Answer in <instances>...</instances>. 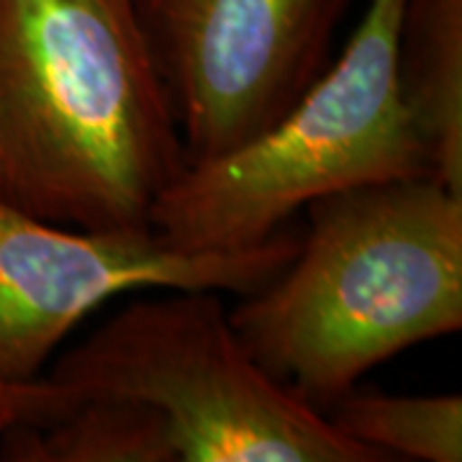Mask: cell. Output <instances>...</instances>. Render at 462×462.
Returning <instances> with one entry per match:
<instances>
[{
    "label": "cell",
    "instance_id": "obj_1",
    "mask_svg": "<svg viewBox=\"0 0 462 462\" xmlns=\"http://www.w3.org/2000/svg\"><path fill=\"white\" fill-rule=\"evenodd\" d=\"M185 170L136 21L111 0H0V200L75 229H152Z\"/></svg>",
    "mask_w": 462,
    "mask_h": 462
},
{
    "label": "cell",
    "instance_id": "obj_2",
    "mask_svg": "<svg viewBox=\"0 0 462 462\" xmlns=\"http://www.w3.org/2000/svg\"><path fill=\"white\" fill-rule=\"evenodd\" d=\"M306 208L291 263L229 319L273 378L327 413L375 365L462 329V193L411 175Z\"/></svg>",
    "mask_w": 462,
    "mask_h": 462
},
{
    "label": "cell",
    "instance_id": "obj_3",
    "mask_svg": "<svg viewBox=\"0 0 462 462\" xmlns=\"http://www.w3.org/2000/svg\"><path fill=\"white\" fill-rule=\"evenodd\" d=\"M401 11L403 0H370L342 54L270 132L167 185L152 229L190 252L254 247L321 196L430 175L398 93Z\"/></svg>",
    "mask_w": 462,
    "mask_h": 462
},
{
    "label": "cell",
    "instance_id": "obj_4",
    "mask_svg": "<svg viewBox=\"0 0 462 462\" xmlns=\"http://www.w3.org/2000/svg\"><path fill=\"white\" fill-rule=\"evenodd\" d=\"M44 378L75 396L149 403L180 462H385L252 357L216 291L136 300Z\"/></svg>",
    "mask_w": 462,
    "mask_h": 462
},
{
    "label": "cell",
    "instance_id": "obj_5",
    "mask_svg": "<svg viewBox=\"0 0 462 462\" xmlns=\"http://www.w3.org/2000/svg\"><path fill=\"white\" fill-rule=\"evenodd\" d=\"M352 0H132L185 167L270 132L331 62Z\"/></svg>",
    "mask_w": 462,
    "mask_h": 462
},
{
    "label": "cell",
    "instance_id": "obj_6",
    "mask_svg": "<svg viewBox=\"0 0 462 462\" xmlns=\"http://www.w3.org/2000/svg\"><path fill=\"white\" fill-rule=\"evenodd\" d=\"M296 249L281 229L254 247L190 252L154 229H75L0 200V383L44 378L62 339L111 298L144 288L247 296Z\"/></svg>",
    "mask_w": 462,
    "mask_h": 462
},
{
    "label": "cell",
    "instance_id": "obj_7",
    "mask_svg": "<svg viewBox=\"0 0 462 462\" xmlns=\"http://www.w3.org/2000/svg\"><path fill=\"white\" fill-rule=\"evenodd\" d=\"M396 78L427 172L462 193V0H403Z\"/></svg>",
    "mask_w": 462,
    "mask_h": 462
},
{
    "label": "cell",
    "instance_id": "obj_8",
    "mask_svg": "<svg viewBox=\"0 0 462 462\" xmlns=\"http://www.w3.org/2000/svg\"><path fill=\"white\" fill-rule=\"evenodd\" d=\"M0 457L16 462H180L170 424L149 403L83 396L57 421H14L0 434Z\"/></svg>",
    "mask_w": 462,
    "mask_h": 462
},
{
    "label": "cell",
    "instance_id": "obj_9",
    "mask_svg": "<svg viewBox=\"0 0 462 462\" xmlns=\"http://www.w3.org/2000/svg\"><path fill=\"white\" fill-rule=\"evenodd\" d=\"M324 416L385 460H462V396L457 393L396 396L352 388Z\"/></svg>",
    "mask_w": 462,
    "mask_h": 462
},
{
    "label": "cell",
    "instance_id": "obj_10",
    "mask_svg": "<svg viewBox=\"0 0 462 462\" xmlns=\"http://www.w3.org/2000/svg\"><path fill=\"white\" fill-rule=\"evenodd\" d=\"M80 396L69 393L65 388H57L47 378L23 383V385H3L0 383V413L14 416L16 421L44 427L65 416Z\"/></svg>",
    "mask_w": 462,
    "mask_h": 462
},
{
    "label": "cell",
    "instance_id": "obj_11",
    "mask_svg": "<svg viewBox=\"0 0 462 462\" xmlns=\"http://www.w3.org/2000/svg\"><path fill=\"white\" fill-rule=\"evenodd\" d=\"M111 3H114L118 11H124V14H129V16H134L132 0H111Z\"/></svg>",
    "mask_w": 462,
    "mask_h": 462
},
{
    "label": "cell",
    "instance_id": "obj_12",
    "mask_svg": "<svg viewBox=\"0 0 462 462\" xmlns=\"http://www.w3.org/2000/svg\"><path fill=\"white\" fill-rule=\"evenodd\" d=\"M14 421H16L14 416H3V413H0V434H3V431L8 430V427H11Z\"/></svg>",
    "mask_w": 462,
    "mask_h": 462
}]
</instances>
